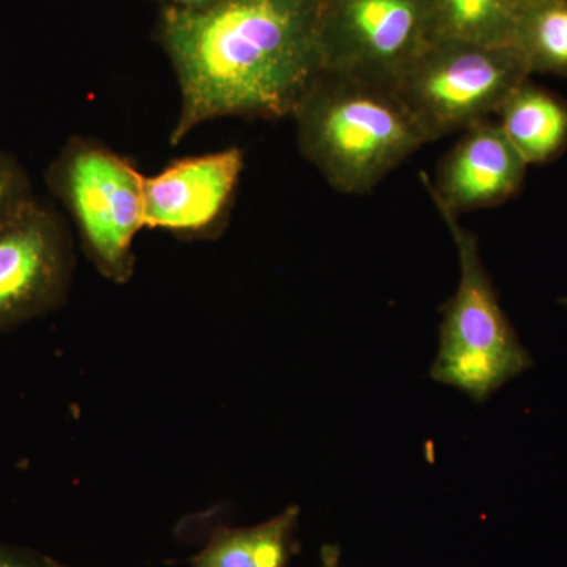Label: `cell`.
I'll use <instances>...</instances> for the list:
<instances>
[{"label": "cell", "instance_id": "1", "mask_svg": "<svg viewBox=\"0 0 567 567\" xmlns=\"http://www.w3.org/2000/svg\"><path fill=\"white\" fill-rule=\"evenodd\" d=\"M158 37L181 87L173 145L216 118L293 117L322 71L319 0L169 6Z\"/></svg>", "mask_w": 567, "mask_h": 567}, {"label": "cell", "instance_id": "2", "mask_svg": "<svg viewBox=\"0 0 567 567\" xmlns=\"http://www.w3.org/2000/svg\"><path fill=\"white\" fill-rule=\"evenodd\" d=\"M301 155L336 192L364 194L427 144L394 87L320 71L293 114Z\"/></svg>", "mask_w": 567, "mask_h": 567}, {"label": "cell", "instance_id": "3", "mask_svg": "<svg viewBox=\"0 0 567 567\" xmlns=\"http://www.w3.org/2000/svg\"><path fill=\"white\" fill-rule=\"evenodd\" d=\"M456 244L461 281L442 308L440 344L431 377L457 388L476 404L532 368L527 350L499 306L475 235L464 229L454 213L436 208Z\"/></svg>", "mask_w": 567, "mask_h": 567}, {"label": "cell", "instance_id": "4", "mask_svg": "<svg viewBox=\"0 0 567 567\" xmlns=\"http://www.w3.org/2000/svg\"><path fill=\"white\" fill-rule=\"evenodd\" d=\"M144 178L132 159L84 136L70 137L44 174L76 224L85 256L115 284L133 276L134 238L145 227Z\"/></svg>", "mask_w": 567, "mask_h": 567}, {"label": "cell", "instance_id": "5", "mask_svg": "<svg viewBox=\"0 0 567 567\" xmlns=\"http://www.w3.org/2000/svg\"><path fill=\"white\" fill-rule=\"evenodd\" d=\"M527 63L514 47L435 41L395 82L429 141L470 128L498 114L518 85L529 80Z\"/></svg>", "mask_w": 567, "mask_h": 567}, {"label": "cell", "instance_id": "6", "mask_svg": "<svg viewBox=\"0 0 567 567\" xmlns=\"http://www.w3.org/2000/svg\"><path fill=\"white\" fill-rule=\"evenodd\" d=\"M322 70L394 87L427 48L423 0H319Z\"/></svg>", "mask_w": 567, "mask_h": 567}, {"label": "cell", "instance_id": "7", "mask_svg": "<svg viewBox=\"0 0 567 567\" xmlns=\"http://www.w3.org/2000/svg\"><path fill=\"white\" fill-rule=\"evenodd\" d=\"M74 264L65 219L40 200L0 227V333L58 311L69 297Z\"/></svg>", "mask_w": 567, "mask_h": 567}, {"label": "cell", "instance_id": "8", "mask_svg": "<svg viewBox=\"0 0 567 567\" xmlns=\"http://www.w3.org/2000/svg\"><path fill=\"white\" fill-rule=\"evenodd\" d=\"M240 148L186 156L144 178V219L148 229L185 240L223 234L244 173Z\"/></svg>", "mask_w": 567, "mask_h": 567}, {"label": "cell", "instance_id": "9", "mask_svg": "<svg viewBox=\"0 0 567 567\" xmlns=\"http://www.w3.org/2000/svg\"><path fill=\"white\" fill-rule=\"evenodd\" d=\"M527 167L498 123L484 121L465 130L440 164L435 182L424 174L423 181L435 207L458 216L516 196Z\"/></svg>", "mask_w": 567, "mask_h": 567}, {"label": "cell", "instance_id": "10", "mask_svg": "<svg viewBox=\"0 0 567 567\" xmlns=\"http://www.w3.org/2000/svg\"><path fill=\"white\" fill-rule=\"evenodd\" d=\"M496 122L528 164L557 159L567 147V103L525 81L507 96Z\"/></svg>", "mask_w": 567, "mask_h": 567}, {"label": "cell", "instance_id": "11", "mask_svg": "<svg viewBox=\"0 0 567 567\" xmlns=\"http://www.w3.org/2000/svg\"><path fill=\"white\" fill-rule=\"evenodd\" d=\"M300 506H287L278 516L254 527L219 528L192 567H290L295 533L300 522Z\"/></svg>", "mask_w": 567, "mask_h": 567}, {"label": "cell", "instance_id": "12", "mask_svg": "<svg viewBox=\"0 0 567 567\" xmlns=\"http://www.w3.org/2000/svg\"><path fill=\"white\" fill-rule=\"evenodd\" d=\"M529 0H423L429 43L514 47Z\"/></svg>", "mask_w": 567, "mask_h": 567}, {"label": "cell", "instance_id": "13", "mask_svg": "<svg viewBox=\"0 0 567 567\" xmlns=\"http://www.w3.org/2000/svg\"><path fill=\"white\" fill-rule=\"evenodd\" d=\"M514 48L529 73L567 78V0H529Z\"/></svg>", "mask_w": 567, "mask_h": 567}, {"label": "cell", "instance_id": "14", "mask_svg": "<svg viewBox=\"0 0 567 567\" xmlns=\"http://www.w3.org/2000/svg\"><path fill=\"white\" fill-rule=\"evenodd\" d=\"M33 196L28 171L13 153L0 148V227L28 207Z\"/></svg>", "mask_w": 567, "mask_h": 567}, {"label": "cell", "instance_id": "15", "mask_svg": "<svg viewBox=\"0 0 567 567\" xmlns=\"http://www.w3.org/2000/svg\"><path fill=\"white\" fill-rule=\"evenodd\" d=\"M0 567H48V557L31 548L0 544Z\"/></svg>", "mask_w": 567, "mask_h": 567}, {"label": "cell", "instance_id": "16", "mask_svg": "<svg viewBox=\"0 0 567 567\" xmlns=\"http://www.w3.org/2000/svg\"><path fill=\"white\" fill-rule=\"evenodd\" d=\"M320 567H341V548L336 544H324L320 550Z\"/></svg>", "mask_w": 567, "mask_h": 567}, {"label": "cell", "instance_id": "17", "mask_svg": "<svg viewBox=\"0 0 567 567\" xmlns=\"http://www.w3.org/2000/svg\"><path fill=\"white\" fill-rule=\"evenodd\" d=\"M167 2H173V6L185 7V9H204L215 0H167Z\"/></svg>", "mask_w": 567, "mask_h": 567}, {"label": "cell", "instance_id": "18", "mask_svg": "<svg viewBox=\"0 0 567 567\" xmlns=\"http://www.w3.org/2000/svg\"><path fill=\"white\" fill-rule=\"evenodd\" d=\"M48 567H70L62 565V563H59L58 559L48 557Z\"/></svg>", "mask_w": 567, "mask_h": 567}]
</instances>
